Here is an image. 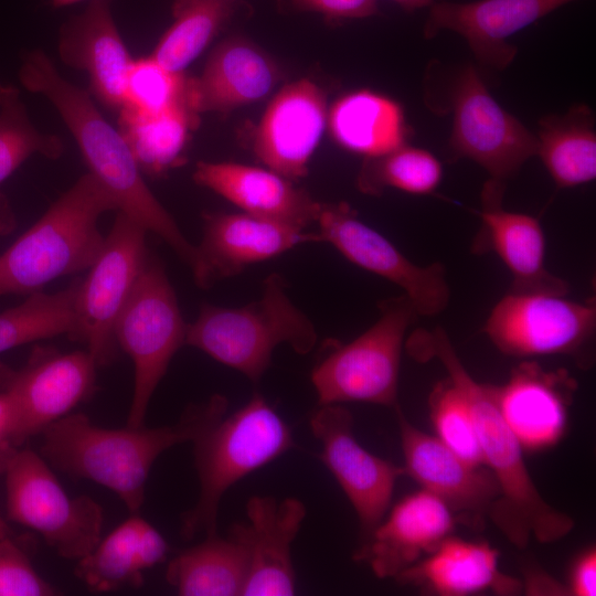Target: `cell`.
Instances as JSON below:
<instances>
[{
    "instance_id": "1",
    "label": "cell",
    "mask_w": 596,
    "mask_h": 596,
    "mask_svg": "<svg viewBox=\"0 0 596 596\" xmlns=\"http://www.w3.org/2000/svg\"><path fill=\"white\" fill-rule=\"evenodd\" d=\"M404 347L417 361H439L448 380L464 395L483 465L500 488L489 513L499 531L518 549H525L531 539L545 544L566 536L574 528V520L554 509L539 492L524 462V451L500 412L497 385L480 383L470 375L441 328L417 329L406 338Z\"/></svg>"
},
{
    "instance_id": "2",
    "label": "cell",
    "mask_w": 596,
    "mask_h": 596,
    "mask_svg": "<svg viewBox=\"0 0 596 596\" xmlns=\"http://www.w3.org/2000/svg\"><path fill=\"white\" fill-rule=\"evenodd\" d=\"M19 79L28 91L43 95L55 107L76 140L89 173L111 194L118 211L161 237L196 278V245L188 241L150 191L125 138L103 117L91 94L65 79L41 50L24 55Z\"/></svg>"
},
{
    "instance_id": "3",
    "label": "cell",
    "mask_w": 596,
    "mask_h": 596,
    "mask_svg": "<svg viewBox=\"0 0 596 596\" xmlns=\"http://www.w3.org/2000/svg\"><path fill=\"white\" fill-rule=\"evenodd\" d=\"M227 405L226 397L216 394L189 406L177 423L152 428H104L84 414L71 413L42 433V455L65 473L111 490L131 514L138 513L157 458L175 445L193 441L226 414Z\"/></svg>"
},
{
    "instance_id": "4",
    "label": "cell",
    "mask_w": 596,
    "mask_h": 596,
    "mask_svg": "<svg viewBox=\"0 0 596 596\" xmlns=\"http://www.w3.org/2000/svg\"><path fill=\"white\" fill-rule=\"evenodd\" d=\"M117 204L89 172L63 193L0 255V296L32 295L62 276L88 269L104 236L99 217Z\"/></svg>"
},
{
    "instance_id": "5",
    "label": "cell",
    "mask_w": 596,
    "mask_h": 596,
    "mask_svg": "<svg viewBox=\"0 0 596 596\" xmlns=\"http://www.w3.org/2000/svg\"><path fill=\"white\" fill-rule=\"evenodd\" d=\"M318 334L310 318L287 292L280 274H269L258 299L241 307L203 305L187 328L185 344L257 383L270 365L276 347L288 344L307 354Z\"/></svg>"
},
{
    "instance_id": "6",
    "label": "cell",
    "mask_w": 596,
    "mask_h": 596,
    "mask_svg": "<svg viewBox=\"0 0 596 596\" xmlns=\"http://www.w3.org/2000/svg\"><path fill=\"white\" fill-rule=\"evenodd\" d=\"M199 479L195 504L182 515L185 540L216 534L224 493L238 480L275 460L295 446L287 423L258 393L224 415L193 441Z\"/></svg>"
},
{
    "instance_id": "7",
    "label": "cell",
    "mask_w": 596,
    "mask_h": 596,
    "mask_svg": "<svg viewBox=\"0 0 596 596\" xmlns=\"http://www.w3.org/2000/svg\"><path fill=\"white\" fill-rule=\"evenodd\" d=\"M380 317L359 337L332 344L313 368L318 405L365 402L396 407L398 374L406 332L415 312L403 294L380 304Z\"/></svg>"
},
{
    "instance_id": "8",
    "label": "cell",
    "mask_w": 596,
    "mask_h": 596,
    "mask_svg": "<svg viewBox=\"0 0 596 596\" xmlns=\"http://www.w3.org/2000/svg\"><path fill=\"white\" fill-rule=\"evenodd\" d=\"M483 331L503 354L566 355L582 369L594 362L596 307L564 294L509 291L490 311Z\"/></svg>"
},
{
    "instance_id": "9",
    "label": "cell",
    "mask_w": 596,
    "mask_h": 596,
    "mask_svg": "<svg viewBox=\"0 0 596 596\" xmlns=\"http://www.w3.org/2000/svg\"><path fill=\"white\" fill-rule=\"evenodd\" d=\"M184 322L174 290L161 266L147 257L115 327V338L134 363V392L127 425L142 426L150 400L185 344Z\"/></svg>"
},
{
    "instance_id": "10",
    "label": "cell",
    "mask_w": 596,
    "mask_h": 596,
    "mask_svg": "<svg viewBox=\"0 0 596 596\" xmlns=\"http://www.w3.org/2000/svg\"><path fill=\"white\" fill-rule=\"evenodd\" d=\"M3 475L8 518L40 533L62 557L78 561L99 542L102 507L87 496H68L43 457L18 449Z\"/></svg>"
},
{
    "instance_id": "11",
    "label": "cell",
    "mask_w": 596,
    "mask_h": 596,
    "mask_svg": "<svg viewBox=\"0 0 596 596\" xmlns=\"http://www.w3.org/2000/svg\"><path fill=\"white\" fill-rule=\"evenodd\" d=\"M146 233L138 222L119 212L86 277L77 283L70 337L86 344L97 366L110 363L116 355V322L148 257Z\"/></svg>"
},
{
    "instance_id": "12",
    "label": "cell",
    "mask_w": 596,
    "mask_h": 596,
    "mask_svg": "<svg viewBox=\"0 0 596 596\" xmlns=\"http://www.w3.org/2000/svg\"><path fill=\"white\" fill-rule=\"evenodd\" d=\"M451 105L450 149L482 167L489 181L504 185L536 156V136L498 104L472 65L456 78Z\"/></svg>"
},
{
    "instance_id": "13",
    "label": "cell",
    "mask_w": 596,
    "mask_h": 596,
    "mask_svg": "<svg viewBox=\"0 0 596 596\" xmlns=\"http://www.w3.org/2000/svg\"><path fill=\"white\" fill-rule=\"evenodd\" d=\"M315 223L321 242L331 244L352 264L398 286L417 316L433 317L447 308L450 289L443 264L413 263L344 202L320 203Z\"/></svg>"
},
{
    "instance_id": "14",
    "label": "cell",
    "mask_w": 596,
    "mask_h": 596,
    "mask_svg": "<svg viewBox=\"0 0 596 596\" xmlns=\"http://www.w3.org/2000/svg\"><path fill=\"white\" fill-rule=\"evenodd\" d=\"M97 368L87 350L61 353L41 348L19 369L0 363V391L14 408L17 445L42 434L86 400Z\"/></svg>"
},
{
    "instance_id": "15",
    "label": "cell",
    "mask_w": 596,
    "mask_h": 596,
    "mask_svg": "<svg viewBox=\"0 0 596 596\" xmlns=\"http://www.w3.org/2000/svg\"><path fill=\"white\" fill-rule=\"evenodd\" d=\"M310 428L321 444L320 459L338 481L360 523L362 550L385 518L404 467L363 448L353 434V416L341 404L319 405Z\"/></svg>"
},
{
    "instance_id": "16",
    "label": "cell",
    "mask_w": 596,
    "mask_h": 596,
    "mask_svg": "<svg viewBox=\"0 0 596 596\" xmlns=\"http://www.w3.org/2000/svg\"><path fill=\"white\" fill-rule=\"evenodd\" d=\"M404 456L405 475L439 498L457 522L481 529L500 496L497 479L486 466H475L432 436L415 427L395 407Z\"/></svg>"
},
{
    "instance_id": "17",
    "label": "cell",
    "mask_w": 596,
    "mask_h": 596,
    "mask_svg": "<svg viewBox=\"0 0 596 596\" xmlns=\"http://www.w3.org/2000/svg\"><path fill=\"white\" fill-rule=\"evenodd\" d=\"M327 119L324 92L307 78L290 83L268 104L253 151L266 168L295 182L308 174Z\"/></svg>"
},
{
    "instance_id": "18",
    "label": "cell",
    "mask_w": 596,
    "mask_h": 596,
    "mask_svg": "<svg viewBox=\"0 0 596 596\" xmlns=\"http://www.w3.org/2000/svg\"><path fill=\"white\" fill-rule=\"evenodd\" d=\"M321 242L320 235L247 213H206L203 236L196 245L203 289L247 266L279 256L305 243Z\"/></svg>"
},
{
    "instance_id": "19",
    "label": "cell",
    "mask_w": 596,
    "mask_h": 596,
    "mask_svg": "<svg viewBox=\"0 0 596 596\" xmlns=\"http://www.w3.org/2000/svg\"><path fill=\"white\" fill-rule=\"evenodd\" d=\"M297 498L280 501L253 496L246 503V523H235L230 534L247 550L248 572L242 595L288 596L295 593L291 544L306 517Z\"/></svg>"
},
{
    "instance_id": "20",
    "label": "cell",
    "mask_w": 596,
    "mask_h": 596,
    "mask_svg": "<svg viewBox=\"0 0 596 596\" xmlns=\"http://www.w3.org/2000/svg\"><path fill=\"white\" fill-rule=\"evenodd\" d=\"M574 0H477L433 3L424 25L432 39L448 30L461 35L483 65L503 70L518 52L508 39Z\"/></svg>"
},
{
    "instance_id": "21",
    "label": "cell",
    "mask_w": 596,
    "mask_h": 596,
    "mask_svg": "<svg viewBox=\"0 0 596 596\" xmlns=\"http://www.w3.org/2000/svg\"><path fill=\"white\" fill-rule=\"evenodd\" d=\"M575 390L566 371H547L534 361L521 362L497 385L500 412L523 451L547 450L564 437Z\"/></svg>"
},
{
    "instance_id": "22",
    "label": "cell",
    "mask_w": 596,
    "mask_h": 596,
    "mask_svg": "<svg viewBox=\"0 0 596 596\" xmlns=\"http://www.w3.org/2000/svg\"><path fill=\"white\" fill-rule=\"evenodd\" d=\"M114 0H91L85 10L60 29L61 61L85 71L89 89L106 108L119 111L135 58L127 50L111 13Z\"/></svg>"
},
{
    "instance_id": "23",
    "label": "cell",
    "mask_w": 596,
    "mask_h": 596,
    "mask_svg": "<svg viewBox=\"0 0 596 596\" xmlns=\"http://www.w3.org/2000/svg\"><path fill=\"white\" fill-rule=\"evenodd\" d=\"M456 522L439 498L422 489L392 508L354 558L368 562L376 577L394 578L433 552L453 533Z\"/></svg>"
},
{
    "instance_id": "24",
    "label": "cell",
    "mask_w": 596,
    "mask_h": 596,
    "mask_svg": "<svg viewBox=\"0 0 596 596\" xmlns=\"http://www.w3.org/2000/svg\"><path fill=\"white\" fill-rule=\"evenodd\" d=\"M193 180L244 213L305 230L316 222L320 202L296 187L294 181L268 168L199 161Z\"/></svg>"
},
{
    "instance_id": "25",
    "label": "cell",
    "mask_w": 596,
    "mask_h": 596,
    "mask_svg": "<svg viewBox=\"0 0 596 596\" xmlns=\"http://www.w3.org/2000/svg\"><path fill=\"white\" fill-rule=\"evenodd\" d=\"M394 578L439 596H468L488 590L508 596L523 590L520 579L500 571L496 547L486 541H468L451 534Z\"/></svg>"
},
{
    "instance_id": "26",
    "label": "cell",
    "mask_w": 596,
    "mask_h": 596,
    "mask_svg": "<svg viewBox=\"0 0 596 596\" xmlns=\"http://www.w3.org/2000/svg\"><path fill=\"white\" fill-rule=\"evenodd\" d=\"M502 191H482L481 235L478 247L493 251L512 276L511 291H546L567 295V283L545 267V235L532 215L502 209Z\"/></svg>"
},
{
    "instance_id": "27",
    "label": "cell",
    "mask_w": 596,
    "mask_h": 596,
    "mask_svg": "<svg viewBox=\"0 0 596 596\" xmlns=\"http://www.w3.org/2000/svg\"><path fill=\"white\" fill-rule=\"evenodd\" d=\"M279 79V70L253 42L232 36L211 52L191 87L195 107L206 111L227 113L266 97Z\"/></svg>"
},
{
    "instance_id": "28",
    "label": "cell",
    "mask_w": 596,
    "mask_h": 596,
    "mask_svg": "<svg viewBox=\"0 0 596 596\" xmlns=\"http://www.w3.org/2000/svg\"><path fill=\"white\" fill-rule=\"evenodd\" d=\"M168 551L161 533L132 513L77 561L75 573L94 592L138 587L143 582V571L162 563Z\"/></svg>"
},
{
    "instance_id": "29",
    "label": "cell",
    "mask_w": 596,
    "mask_h": 596,
    "mask_svg": "<svg viewBox=\"0 0 596 596\" xmlns=\"http://www.w3.org/2000/svg\"><path fill=\"white\" fill-rule=\"evenodd\" d=\"M171 107L155 114L124 105L119 109L118 130L129 146L142 173L160 177L183 161L192 132L200 125L191 87Z\"/></svg>"
},
{
    "instance_id": "30",
    "label": "cell",
    "mask_w": 596,
    "mask_h": 596,
    "mask_svg": "<svg viewBox=\"0 0 596 596\" xmlns=\"http://www.w3.org/2000/svg\"><path fill=\"white\" fill-rule=\"evenodd\" d=\"M327 121L331 136L341 147L365 158L391 152L405 145L408 137L402 106L369 89L337 99Z\"/></svg>"
},
{
    "instance_id": "31",
    "label": "cell",
    "mask_w": 596,
    "mask_h": 596,
    "mask_svg": "<svg viewBox=\"0 0 596 596\" xmlns=\"http://www.w3.org/2000/svg\"><path fill=\"white\" fill-rule=\"evenodd\" d=\"M247 572L246 547L230 533H216L177 555L166 578L182 596H235L242 595Z\"/></svg>"
},
{
    "instance_id": "32",
    "label": "cell",
    "mask_w": 596,
    "mask_h": 596,
    "mask_svg": "<svg viewBox=\"0 0 596 596\" xmlns=\"http://www.w3.org/2000/svg\"><path fill=\"white\" fill-rule=\"evenodd\" d=\"M540 157L558 188H573L596 178V132L592 110L578 104L563 115L540 119Z\"/></svg>"
},
{
    "instance_id": "33",
    "label": "cell",
    "mask_w": 596,
    "mask_h": 596,
    "mask_svg": "<svg viewBox=\"0 0 596 596\" xmlns=\"http://www.w3.org/2000/svg\"><path fill=\"white\" fill-rule=\"evenodd\" d=\"M237 0H198L173 17L150 57L172 73H183L232 19Z\"/></svg>"
},
{
    "instance_id": "34",
    "label": "cell",
    "mask_w": 596,
    "mask_h": 596,
    "mask_svg": "<svg viewBox=\"0 0 596 596\" xmlns=\"http://www.w3.org/2000/svg\"><path fill=\"white\" fill-rule=\"evenodd\" d=\"M77 283L58 292L29 295L22 304L0 312V353L38 340L70 336Z\"/></svg>"
},
{
    "instance_id": "35",
    "label": "cell",
    "mask_w": 596,
    "mask_h": 596,
    "mask_svg": "<svg viewBox=\"0 0 596 596\" xmlns=\"http://www.w3.org/2000/svg\"><path fill=\"white\" fill-rule=\"evenodd\" d=\"M443 167L429 151L407 143L374 158H365L358 174L361 192L380 194L386 188L411 194H429L439 185Z\"/></svg>"
},
{
    "instance_id": "36",
    "label": "cell",
    "mask_w": 596,
    "mask_h": 596,
    "mask_svg": "<svg viewBox=\"0 0 596 596\" xmlns=\"http://www.w3.org/2000/svg\"><path fill=\"white\" fill-rule=\"evenodd\" d=\"M63 149L60 137L44 134L32 124L19 91L7 86L0 106V184L31 156L57 159Z\"/></svg>"
},
{
    "instance_id": "37",
    "label": "cell",
    "mask_w": 596,
    "mask_h": 596,
    "mask_svg": "<svg viewBox=\"0 0 596 596\" xmlns=\"http://www.w3.org/2000/svg\"><path fill=\"white\" fill-rule=\"evenodd\" d=\"M429 409L436 437L465 461L485 466L469 406L448 377L433 389Z\"/></svg>"
},
{
    "instance_id": "38",
    "label": "cell",
    "mask_w": 596,
    "mask_h": 596,
    "mask_svg": "<svg viewBox=\"0 0 596 596\" xmlns=\"http://www.w3.org/2000/svg\"><path fill=\"white\" fill-rule=\"evenodd\" d=\"M189 83L184 73H172L150 56L134 60L124 105L149 114L162 111L185 96Z\"/></svg>"
},
{
    "instance_id": "39",
    "label": "cell",
    "mask_w": 596,
    "mask_h": 596,
    "mask_svg": "<svg viewBox=\"0 0 596 596\" xmlns=\"http://www.w3.org/2000/svg\"><path fill=\"white\" fill-rule=\"evenodd\" d=\"M56 589L10 538H0V596H51Z\"/></svg>"
},
{
    "instance_id": "40",
    "label": "cell",
    "mask_w": 596,
    "mask_h": 596,
    "mask_svg": "<svg viewBox=\"0 0 596 596\" xmlns=\"http://www.w3.org/2000/svg\"><path fill=\"white\" fill-rule=\"evenodd\" d=\"M300 10L329 19H361L379 12L377 0H290Z\"/></svg>"
},
{
    "instance_id": "41",
    "label": "cell",
    "mask_w": 596,
    "mask_h": 596,
    "mask_svg": "<svg viewBox=\"0 0 596 596\" xmlns=\"http://www.w3.org/2000/svg\"><path fill=\"white\" fill-rule=\"evenodd\" d=\"M568 595L595 596L596 594V550L589 546L574 561L568 579Z\"/></svg>"
},
{
    "instance_id": "42",
    "label": "cell",
    "mask_w": 596,
    "mask_h": 596,
    "mask_svg": "<svg viewBox=\"0 0 596 596\" xmlns=\"http://www.w3.org/2000/svg\"><path fill=\"white\" fill-rule=\"evenodd\" d=\"M15 415L7 393L0 391V475H3L10 459L19 449L14 438Z\"/></svg>"
},
{
    "instance_id": "43",
    "label": "cell",
    "mask_w": 596,
    "mask_h": 596,
    "mask_svg": "<svg viewBox=\"0 0 596 596\" xmlns=\"http://www.w3.org/2000/svg\"><path fill=\"white\" fill-rule=\"evenodd\" d=\"M15 227V217L13 211L6 199L0 193V235H7L11 233Z\"/></svg>"
},
{
    "instance_id": "44",
    "label": "cell",
    "mask_w": 596,
    "mask_h": 596,
    "mask_svg": "<svg viewBox=\"0 0 596 596\" xmlns=\"http://www.w3.org/2000/svg\"><path fill=\"white\" fill-rule=\"evenodd\" d=\"M400 4L406 11H413L428 4H432L433 0H393Z\"/></svg>"
},
{
    "instance_id": "45",
    "label": "cell",
    "mask_w": 596,
    "mask_h": 596,
    "mask_svg": "<svg viewBox=\"0 0 596 596\" xmlns=\"http://www.w3.org/2000/svg\"><path fill=\"white\" fill-rule=\"evenodd\" d=\"M198 0H173L172 2V15L175 17L179 14L183 9L192 4Z\"/></svg>"
},
{
    "instance_id": "46",
    "label": "cell",
    "mask_w": 596,
    "mask_h": 596,
    "mask_svg": "<svg viewBox=\"0 0 596 596\" xmlns=\"http://www.w3.org/2000/svg\"><path fill=\"white\" fill-rule=\"evenodd\" d=\"M51 1H52L53 7L62 8V7H67L73 3L79 2L82 0H51Z\"/></svg>"
},
{
    "instance_id": "47",
    "label": "cell",
    "mask_w": 596,
    "mask_h": 596,
    "mask_svg": "<svg viewBox=\"0 0 596 596\" xmlns=\"http://www.w3.org/2000/svg\"><path fill=\"white\" fill-rule=\"evenodd\" d=\"M10 534V529L7 522L0 515V538L8 536Z\"/></svg>"
},
{
    "instance_id": "48",
    "label": "cell",
    "mask_w": 596,
    "mask_h": 596,
    "mask_svg": "<svg viewBox=\"0 0 596 596\" xmlns=\"http://www.w3.org/2000/svg\"><path fill=\"white\" fill-rule=\"evenodd\" d=\"M6 89H7V85H2L0 83V106H1V103H2V99H3V96H4V93H6Z\"/></svg>"
}]
</instances>
